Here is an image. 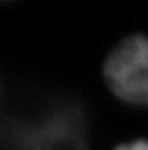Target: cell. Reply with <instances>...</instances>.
Wrapping results in <instances>:
<instances>
[{"mask_svg":"<svg viewBox=\"0 0 148 150\" xmlns=\"http://www.w3.org/2000/svg\"><path fill=\"white\" fill-rule=\"evenodd\" d=\"M104 76L119 99L148 105V37L135 34L123 40L105 61Z\"/></svg>","mask_w":148,"mask_h":150,"instance_id":"obj_1","label":"cell"},{"mask_svg":"<svg viewBox=\"0 0 148 150\" xmlns=\"http://www.w3.org/2000/svg\"><path fill=\"white\" fill-rule=\"evenodd\" d=\"M114 150H148V141L136 140L128 144H122V145H118Z\"/></svg>","mask_w":148,"mask_h":150,"instance_id":"obj_2","label":"cell"}]
</instances>
